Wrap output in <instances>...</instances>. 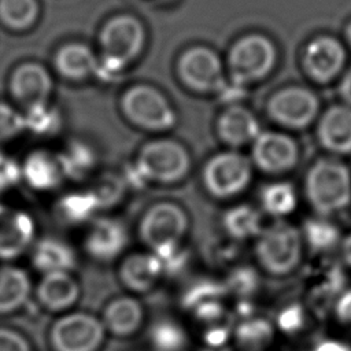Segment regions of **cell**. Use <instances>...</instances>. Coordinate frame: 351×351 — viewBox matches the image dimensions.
Returning <instances> with one entry per match:
<instances>
[{"label": "cell", "instance_id": "1", "mask_svg": "<svg viewBox=\"0 0 351 351\" xmlns=\"http://www.w3.org/2000/svg\"><path fill=\"white\" fill-rule=\"evenodd\" d=\"M147 32L143 22L132 14H118L110 18L99 33L101 55L96 77L103 81L114 80L144 51Z\"/></svg>", "mask_w": 351, "mask_h": 351}, {"label": "cell", "instance_id": "15", "mask_svg": "<svg viewBox=\"0 0 351 351\" xmlns=\"http://www.w3.org/2000/svg\"><path fill=\"white\" fill-rule=\"evenodd\" d=\"M53 81L49 71L40 63L25 62L11 74L10 92L25 111L48 104Z\"/></svg>", "mask_w": 351, "mask_h": 351}, {"label": "cell", "instance_id": "37", "mask_svg": "<svg viewBox=\"0 0 351 351\" xmlns=\"http://www.w3.org/2000/svg\"><path fill=\"white\" fill-rule=\"evenodd\" d=\"M26 129H30L38 134H48L59 129L60 117L56 110L51 108L48 104L26 111L25 114Z\"/></svg>", "mask_w": 351, "mask_h": 351}, {"label": "cell", "instance_id": "3", "mask_svg": "<svg viewBox=\"0 0 351 351\" xmlns=\"http://www.w3.org/2000/svg\"><path fill=\"white\" fill-rule=\"evenodd\" d=\"M255 239L256 261L267 274L285 277L299 267L304 240L302 232L295 225L277 219L263 226Z\"/></svg>", "mask_w": 351, "mask_h": 351}, {"label": "cell", "instance_id": "44", "mask_svg": "<svg viewBox=\"0 0 351 351\" xmlns=\"http://www.w3.org/2000/svg\"><path fill=\"white\" fill-rule=\"evenodd\" d=\"M311 351H351V344L336 337H325L314 344Z\"/></svg>", "mask_w": 351, "mask_h": 351}, {"label": "cell", "instance_id": "7", "mask_svg": "<svg viewBox=\"0 0 351 351\" xmlns=\"http://www.w3.org/2000/svg\"><path fill=\"white\" fill-rule=\"evenodd\" d=\"M180 81L191 90L202 95H223L229 86L225 64L219 55L204 45L185 49L177 60Z\"/></svg>", "mask_w": 351, "mask_h": 351}, {"label": "cell", "instance_id": "12", "mask_svg": "<svg viewBox=\"0 0 351 351\" xmlns=\"http://www.w3.org/2000/svg\"><path fill=\"white\" fill-rule=\"evenodd\" d=\"M299 160V145L287 133L262 130L251 144V162L267 174L292 170Z\"/></svg>", "mask_w": 351, "mask_h": 351}, {"label": "cell", "instance_id": "29", "mask_svg": "<svg viewBox=\"0 0 351 351\" xmlns=\"http://www.w3.org/2000/svg\"><path fill=\"white\" fill-rule=\"evenodd\" d=\"M100 208V203L90 189L64 195L58 202L56 214L69 225H81L90 221Z\"/></svg>", "mask_w": 351, "mask_h": 351}, {"label": "cell", "instance_id": "22", "mask_svg": "<svg viewBox=\"0 0 351 351\" xmlns=\"http://www.w3.org/2000/svg\"><path fill=\"white\" fill-rule=\"evenodd\" d=\"M277 333L273 319L254 313L233 324L230 343L233 351H270Z\"/></svg>", "mask_w": 351, "mask_h": 351}, {"label": "cell", "instance_id": "26", "mask_svg": "<svg viewBox=\"0 0 351 351\" xmlns=\"http://www.w3.org/2000/svg\"><path fill=\"white\" fill-rule=\"evenodd\" d=\"M32 282L27 273L15 266L0 267V314L19 310L29 299Z\"/></svg>", "mask_w": 351, "mask_h": 351}, {"label": "cell", "instance_id": "24", "mask_svg": "<svg viewBox=\"0 0 351 351\" xmlns=\"http://www.w3.org/2000/svg\"><path fill=\"white\" fill-rule=\"evenodd\" d=\"M21 169L25 181L37 191H51L56 188L64 177L58 155L44 149L29 154Z\"/></svg>", "mask_w": 351, "mask_h": 351}, {"label": "cell", "instance_id": "34", "mask_svg": "<svg viewBox=\"0 0 351 351\" xmlns=\"http://www.w3.org/2000/svg\"><path fill=\"white\" fill-rule=\"evenodd\" d=\"M225 295H228V291L223 282L211 278H203L189 284V287L182 292L181 306L189 313L196 306L210 300L223 299Z\"/></svg>", "mask_w": 351, "mask_h": 351}, {"label": "cell", "instance_id": "5", "mask_svg": "<svg viewBox=\"0 0 351 351\" xmlns=\"http://www.w3.org/2000/svg\"><path fill=\"white\" fill-rule=\"evenodd\" d=\"M121 110L132 125L149 132L170 130L177 123L170 100L163 92L147 84L126 89L121 97Z\"/></svg>", "mask_w": 351, "mask_h": 351}, {"label": "cell", "instance_id": "23", "mask_svg": "<svg viewBox=\"0 0 351 351\" xmlns=\"http://www.w3.org/2000/svg\"><path fill=\"white\" fill-rule=\"evenodd\" d=\"M53 64L66 80L82 81L96 74L99 58L86 44L73 41L56 51Z\"/></svg>", "mask_w": 351, "mask_h": 351}, {"label": "cell", "instance_id": "32", "mask_svg": "<svg viewBox=\"0 0 351 351\" xmlns=\"http://www.w3.org/2000/svg\"><path fill=\"white\" fill-rule=\"evenodd\" d=\"M40 14L37 0H0V22L15 32L30 29Z\"/></svg>", "mask_w": 351, "mask_h": 351}, {"label": "cell", "instance_id": "46", "mask_svg": "<svg viewBox=\"0 0 351 351\" xmlns=\"http://www.w3.org/2000/svg\"><path fill=\"white\" fill-rule=\"evenodd\" d=\"M341 254H343L344 262L351 267V233L343 240V244H341Z\"/></svg>", "mask_w": 351, "mask_h": 351}, {"label": "cell", "instance_id": "47", "mask_svg": "<svg viewBox=\"0 0 351 351\" xmlns=\"http://www.w3.org/2000/svg\"><path fill=\"white\" fill-rule=\"evenodd\" d=\"M346 40H347V43L350 44V47H351V21L348 22V25L346 26Z\"/></svg>", "mask_w": 351, "mask_h": 351}, {"label": "cell", "instance_id": "20", "mask_svg": "<svg viewBox=\"0 0 351 351\" xmlns=\"http://www.w3.org/2000/svg\"><path fill=\"white\" fill-rule=\"evenodd\" d=\"M317 137L332 154H351V107L337 104L325 110L317 125Z\"/></svg>", "mask_w": 351, "mask_h": 351}, {"label": "cell", "instance_id": "38", "mask_svg": "<svg viewBox=\"0 0 351 351\" xmlns=\"http://www.w3.org/2000/svg\"><path fill=\"white\" fill-rule=\"evenodd\" d=\"M26 129L25 115L7 103H0V143L16 137Z\"/></svg>", "mask_w": 351, "mask_h": 351}, {"label": "cell", "instance_id": "2", "mask_svg": "<svg viewBox=\"0 0 351 351\" xmlns=\"http://www.w3.org/2000/svg\"><path fill=\"white\" fill-rule=\"evenodd\" d=\"M304 193L311 208L328 217L346 208L351 202V173L333 158H321L307 170Z\"/></svg>", "mask_w": 351, "mask_h": 351}, {"label": "cell", "instance_id": "18", "mask_svg": "<svg viewBox=\"0 0 351 351\" xmlns=\"http://www.w3.org/2000/svg\"><path fill=\"white\" fill-rule=\"evenodd\" d=\"M163 274L162 263L152 251L128 255L118 269L119 282L133 295L152 291Z\"/></svg>", "mask_w": 351, "mask_h": 351}, {"label": "cell", "instance_id": "21", "mask_svg": "<svg viewBox=\"0 0 351 351\" xmlns=\"http://www.w3.org/2000/svg\"><path fill=\"white\" fill-rule=\"evenodd\" d=\"M80 284L70 271L43 274L36 295L43 307L52 313L69 311L80 299Z\"/></svg>", "mask_w": 351, "mask_h": 351}, {"label": "cell", "instance_id": "6", "mask_svg": "<svg viewBox=\"0 0 351 351\" xmlns=\"http://www.w3.org/2000/svg\"><path fill=\"white\" fill-rule=\"evenodd\" d=\"M147 182L173 184L181 181L191 169V155L171 138L151 140L141 147L134 160Z\"/></svg>", "mask_w": 351, "mask_h": 351}, {"label": "cell", "instance_id": "28", "mask_svg": "<svg viewBox=\"0 0 351 351\" xmlns=\"http://www.w3.org/2000/svg\"><path fill=\"white\" fill-rule=\"evenodd\" d=\"M58 159L64 177L71 180H82L90 174L97 163L95 149L80 140L70 141L64 149L58 154Z\"/></svg>", "mask_w": 351, "mask_h": 351}, {"label": "cell", "instance_id": "9", "mask_svg": "<svg viewBox=\"0 0 351 351\" xmlns=\"http://www.w3.org/2000/svg\"><path fill=\"white\" fill-rule=\"evenodd\" d=\"M251 159L234 149L213 155L203 167V184L210 195L230 199L240 195L252 180Z\"/></svg>", "mask_w": 351, "mask_h": 351}, {"label": "cell", "instance_id": "39", "mask_svg": "<svg viewBox=\"0 0 351 351\" xmlns=\"http://www.w3.org/2000/svg\"><path fill=\"white\" fill-rule=\"evenodd\" d=\"M232 332L233 325H230L228 319L206 325L202 330L203 346L208 348L228 347V344L232 341Z\"/></svg>", "mask_w": 351, "mask_h": 351}, {"label": "cell", "instance_id": "41", "mask_svg": "<svg viewBox=\"0 0 351 351\" xmlns=\"http://www.w3.org/2000/svg\"><path fill=\"white\" fill-rule=\"evenodd\" d=\"M330 315L340 329L351 335V288H346L337 296Z\"/></svg>", "mask_w": 351, "mask_h": 351}, {"label": "cell", "instance_id": "14", "mask_svg": "<svg viewBox=\"0 0 351 351\" xmlns=\"http://www.w3.org/2000/svg\"><path fill=\"white\" fill-rule=\"evenodd\" d=\"M346 49L332 36H317L307 43L302 53V66L310 80L329 84L344 69Z\"/></svg>", "mask_w": 351, "mask_h": 351}, {"label": "cell", "instance_id": "43", "mask_svg": "<svg viewBox=\"0 0 351 351\" xmlns=\"http://www.w3.org/2000/svg\"><path fill=\"white\" fill-rule=\"evenodd\" d=\"M22 177V169L5 155L0 154V188L15 184Z\"/></svg>", "mask_w": 351, "mask_h": 351}, {"label": "cell", "instance_id": "19", "mask_svg": "<svg viewBox=\"0 0 351 351\" xmlns=\"http://www.w3.org/2000/svg\"><path fill=\"white\" fill-rule=\"evenodd\" d=\"M261 132V125L254 112L237 103L228 106L217 121V133L221 141L230 148L252 144Z\"/></svg>", "mask_w": 351, "mask_h": 351}, {"label": "cell", "instance_id": "33", "mask_svg": "<svg viewBox=\"0 0 351 351\" xmlns=\"http://www.w3.org/2000/svg\"><path fill=\"white\" fill-rule=\"evenodd\" d=\"M304 243L314 252H326L340 241V230L330 221L322 218H307L302 228Z\"/></svg>", "mask_w": 351, "mask_h": 351}, {"label": "cell", "instance_id": "36", "mask_svg": "<svg viewBox=\"0 0 351 351\" xmlns=\"http://www.w3.org/2000/svg\"><path fill=\"white\" fill-rule=\"evenodd\" d=\"M228 293L239 299H250L259 287V276L254 267L237 266L230 270L223 281Z\"/></svg>", "mask_w": 351, "mask_h": 351}, {"label": "cell", "instance_id": "45", "mask_svg": "<svg viewBox=\"0 0 351 351\" xmlns=\"http://www.w3.org/2000/svg\"><path fill=\"white\" fill-rule=\"evenodd\" d=\"M339 95L341 100L351 107V67L346 71L339 84Z\"/></svg>", "mask_w": 351, "mask_h": 351}, {"label": "cell", "instance_id": "16", "mask_svg": "<svg viewBox=\"0 0 351 351\" xmlns=\"http://www.w3.org/2000/svg\"><path fill=\"white\" fill-rule=\"evenodd\" d=\"M128 241L129 236L125 225L118 219L104 217L90 223L84 245L92 259L111 262L125 251Z\"/></svg>", "mask_w": 351, "mask_h": 351}, {"label": "cell", "instance_id": "35", "mask_svg": "<svg viewBox=\"0 0 351 351\" xmlns=\"http://www.w3.org/2000/svg\"><path fill=\"white\" fill-rule=\"evenodd\" d=\"M308 317L311 315L304 304L292 302L282 306L277 311L273 322L280 333L287 336H296L304 330Z\"/></svg>", "mask_w": 351, "mask_h": 351}, {"label": "cell", "instance_id": "10", "mask_svg": "<svg viewBox=\"0 0 351 351\" xmlns=\"http://www.w3.org/2000/svg\"><path fill=\"white\" fill-rule=\"evenodd\" d=\"M189 228L185 210L173 202L152 204L143 215L138 226L141 241L151 250L181 244Z\"/></svg>", "mask_w": 351, "mask_h": 351}, {"label": "cell", "instance_id": "42", "mask_svg": "<svg viewBox=\"0 0 351 351\" xmlns=\"http://www.w3.org/2000/svg\"><path fill=\"white\" fill-rule=\"evenodd\" d=\"M0 351H32V347L19 332L0 328Z\"/></svg>", "mask_w": 351, "mask_h": 351}, {"label": "cell", "instance_id": "11", "mask_svg": "<svg viewBox=\"0 0 351 351\" xmlns=\"http://www.w3.org/2000/svg\"><path fill=\"white\" fill-rule=\"evenodd\" d=\"M319 99L308 88L287 86L274 92L266 110L269 117L278 125L288 129H306L319 115Z\"/></svg>", "mask_w": 351, "mask_h": 351}, {"label": "cell", "instance_id": "17", "mask_svg": "<svg viewBox=\"0 0 351 351\" xmlns=\"http://www.w3.org/2000/svg\"><path fill=\"white\" fill-rule=\"evenodd\" d=\"M36 234L33 218L18 208L0 204V259H12L32 245Z\"/></svg>", "mask_w": 351, "mask_h": 351}, {"label": "cell", "instance_id": "25", "mask_svg": "<svg viewBox=\"0 0 351 351\" xmlns=\"http://www.w3.org/2000/svg\"><path fill=\"white\" fill-rule=\"evenodd\" d=\"M74 250L64 241L47 237L37 241L32 251V265L43 274L53 271H70L75 267Z\"/></svg>", "mask_w": 351, "mask_h": 351}, {"label": "cell", "instance_id": "27", "mask_svg": "<svg viewBox=\"0 0 351 351\" xmlns=\"http://www.w3.org/2000/svg\"><path fill=\"white\" fill-rule=\"evenodd\" d=\"M147 336L155 351H185L189 344L185 328L169 317L151 322L147 326Z\"/></svg>", "mask_w": 351, "mask_h": 351}, {"label": "cell", "instance_id": "4", "mask_svg": "<svg viewBox=\"0 0 351 351\" xmlns=\"http://www.w3.org/2000/svg\"><path fill=\"white\" fill-rule=\"evenodd\" d=\"M277 63L274 43L259 33L237 38L228 51L226 70L230 82L245 88L266 78Z\"/></svg>", "mask_w": 351, "mask_h": 351}, {"label": "cell", "instance_id": "40", "mask_svg": "<svg viewBox=\"0 0 351 351\" xmlns=\"http://www.w3.org/2000/svg\"><path fill=\"white\" fill-rule=\"evenodd\" d=\"M125 186L126 185L123 180L106 178V180H101V182L92 191L96 195L100 203V207L104 208V207H111L121 200Z\"/></svg>", "mask_w": 351, "mask_h": 351}, {"label": "cell", "instance_id": "8", "mask_svg": "<svg viewBox=\"0 0 351 351\" xmlns=\"http://www.w3.org/2000/svg\"><path fill=\"white\" fill-rule=\"evenodd\" d=\"M107 336L100 317L88 311H66L49 329L52 351H101Z\"/></svg>", "mask_w": 351, "mask_h": 351}, {"label": "cell", "instance_id": "30", "mask_svg": "<svg viewBox=\"0 0 351 351\" xmlns=\"http://www.w3.org/2000/svg\"><path fill=\"white\" fill-rule=\"evenodd\" d=\"M223 229L237 240L256 237L263 229L261 213L251 204H237L230 207L222 218Z\"/></svg>", "mask_w": 351, "mask_h": 351}, {"label": "cell", "instance_id": "13", "mask_svg": "<svg viewBox=\"0 0 351 351\" xmlns=\"http://www.w3.org/2000/svg\"><path fill=\"white\" fill-rule=\"evenodd\" d=\"M99 317L107 335L119 340L137 337L148 326L147 310L133 293L117 295L107 300Z\"/></svg>", "mask_w": 351, "mask_h": 351}, {"label": "cell", "instance_id": "31", "mask_svg": "<svg viewBox=\"0 0 351 351\" xmlns=\"http://www.w3.org/2000/svg\"><path fill=\"white\" fill-rule=\"evenodd\" d=\"M259 199L263 211L278 219L293 213L298 206V193L293 185L285 181L265 185Z\"/></svg>", "mask_w": 351, "mask_h": 351}]
</instances>
